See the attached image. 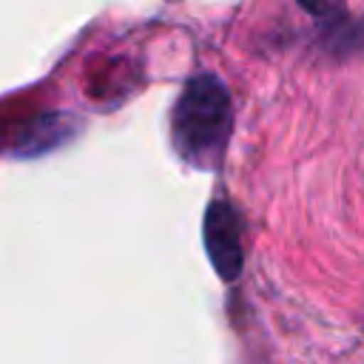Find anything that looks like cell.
<instances>
[{"label":"cell","instance_id":"2","mask_svg":"<svg viewBox=\"0 0 364 364\" xmlns=\"http://www.w3.org/2000/svg\"><path fill=\"white\" fill-rule=\"evenodd\" d=\"M205 250L210 264L216 267L219 279L233 282L242 273V236H239V216L230 202L213 199L205 213V228H202Z\"/></svg>","mask_w":364,"mask_h":364},{"label":"cell","instance_id":"1","mask_svg":"<svg viewBox=\"0 0 364 364\" xmlns=\"http://www.w3.org/2000/svg\"><path fill=\"white\" fill-rule=\"evenodd\" d=\"M233 131V108L216 74H196L182 88L171 114V142L179 159L199 171H213Z\"/></svg>","mask_w":364,"mask_h":364}]
</instances>
